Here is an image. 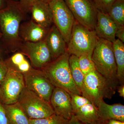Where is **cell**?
<instances>
[{
    "mask_svg": "<svg viewBox=\"0 0 124 124\" xmlns=\"http://www.w3.org/2000/svg\"><path fill=\"white\" fill-rule=\"evenodd\" d=\"M26 14L18 2L14 0H7L6 7L0 10L1 38L7 48L13 52L19 49L22 43L19 29Z\"/></svg>",
    "mask_w": 124,
    "mask_h": 124,
    "instance_id": "obj_1",
    "label": "cell"
},
{
    "mask_svg": "<svg viewBox=\"0 0 124 124\" xmlns=\"http://www.w3.org/2000/svg\"><path fill=\"white\" fill-rule=\"evenodd\" d=\"M70 55L67 51L40 70L54 87L63 89L69 94L82 95L71 75L69 61Z\"/></svg>",
    "mask_w": 124,
    "mask_h": 124,
    "instance_id": "obj_2",
    "label": "cell"
},
{
    "mask_svg": "<svg viewBox=\"0 0 124 124\" xmlns=\"http://www.w3.org/2000/svg\"><path fill=\"white\" fill-rule=\"evenodd\" d=\"M91 58L96 70L116 89L119 84L112 42L99 39Z\"/></svg>",
    "mask_w": 124,
    "mask_h": 124,
    "instance_id": "obj_3",
    "label": "cell"
},
{
    "mask_svg": "<svg viewBox=\"0 0 124 124\" xmlns=\"http://www.w3.org/2000/svg\"><path fill=\"white\" fill-rule=\"evenodd\" d=\"M116 89L96 69L85 76L82 95L97 107L101 100L111 99Z\"/></svg>",
    "mask_w": 124,
    "mask_h": 124,
    "instance_id": "obj_4",
    "label": "cell"
},
{
    "mask_svg": "<svg viewBox=\"0 0 124 124\" xmlns=\"http://www.w3.org/2000/svg\"><path fill=\"white\" fill-rule=\"evenodd\" d=\"M99 39L94 30L86 28L75 20L67 44V50L70 55L78 57L85 54L92 57Z\"/></svg>",
    "mask_w": 124,
    "mask_h": 124,
    "instance_id": "obj_5",
    "label": "cell"
},
{
    "mask_svg": "<svg viewBox=\"0 0 124 124\" xmlns=\"http://www.w3.org/2000/svg\"><path fill=\"white\" fill-rule=\"evenodd\" d=\"M17 103L30 119L45 118L55 113L49 102L42 99L26 87Z\"/></svg>",
    "mask_w": 124,
    "mask_h": 124,
    "instance_id": "obj_6",
    "label": "cell"
},
{
    "mask_svg": "<svg viewBox=\"0 0 124 124\" xmlns=\"http://www.w3.org/2000/svg\"><path fill=\"white\" fill-rule=\"evenodd\" d=\"M25 87L23 74L8 67L7 74L0 85V101L6 105L16 103Z\"/></svg>",
    "mask_w": 124,
    "mask_h": 124,
    "instance_id": "obj_7",
    "label": "cell"
},
{
    "mask_svg": "<svg viewBox=\"0 0 124 124\" xmlns=\"http://www.w3.org/2000/svg\"><path fill=\"white\" fill-rule=\"evenodd\" d=\"M75 19L88 29L94 30L98 9L93 0H64Z\"/></svg>",
    "mask_w": 124,
    "mask_h": 124,
    "instance_id": "obj_8",
    "label": "cell"
},
{
    "mask_svg": "<svg viewBox=\"0 0 124 124\" xmlns=\"http://www.w3.org/2000/svg\"><path fill=\"white\" fill-rule=\"evenodd\" d=\"M49 4L52 11L53 24L67 44L75 20V18L64 0H52Z\"/></svg>",
    "mask_w": 124,
    "mask_h": 124,
    "instance_id": "obj_9",
    "label": "cell"
},
{
    "mask_svg": "<svg viewBox=\"0 0 124 124\" xmlns=\"http://www.w3.org/2000/svg\"><path fill=\"white\" fill-rule=\"evenodd\" d=\"M25 87L39 97L49 102L54 86L41 70L32 67L23 73Z\"/></svg>",
    "mask_w": 124,
    "mask_h": 124,
    "instance_id": "obj_10",
    "label": "cell"
},
{
    "mask_svg": "<svg viewBox=\"0 0 124 124\" xmlns=\"http://www.w3.org/2000/svg\"><path fill=\"white\" fill-rule=\"evenodd\" d=\"M19 49L28 57L32 67L35 69L40 70L52 61L44 40L36 42L23 41Z\"/></svg>",
    "mask_w": 124,
    "mask_h": 124,
    "instance_id": "obj_11",
    "label": "cell"
},
{
    "mask_svg": "<svg viewBox=\"0 0 124 124\" xmlns=\"http://www.w3.org/2000/svg\"><path fill=\"white\" fill-rule=\"evenodd\" d=\"M50 103L54 113L68 120L72 116L70 94L63 89L54 87L50 97Z\"/></svg>",
    "mask_w": 124,
    "mask_h": 124,
    "instance_id": "obj_12",
    "label": "cell"
},
{
    "mask_svg": "<svg viewBox=\"0 0 124 124\" xmlns=\"http://www.w3.org/2000/svg\"><path fill=\"white\" fill-rule=\"evenodd\" d=\"M118 28L108 14L98 10L94 30L99 39L112 43L116 40V33Z\"/></svg>",
    "mask_w": 124,
    "mask_h": 124,
    "instance_id": "obj_13",
    "label": "cell"
},
{
    "mask_svg": "<svg viewBox=\"0 0 124 124\" xmlns=\"http://www.w3.org/2000/svg\"><path fill=\"white\" fill-rule=\"evenodd\" d=\"M44 41L51 54L52 61L65 53L67 44L63 36L54 24L49 29Z\"/></svg>",
    "mask_w": 124,
    "mask_h": 124,
    "instance_id": "obj_14",
    "label": "cell"
},
{
    "mask_svg": "<svg viewBox=\"0 0 124 124\" xmlns=\"http://www.w3.org/2000/svg\"><path fill=\"white\" fill-rule=\"evenodd\" d=\"M49 29L31 20L20 25L19 36L23 41L36 42L45 40Z\"/></svg>",
    "mask_w": 124,
    "mask_h": 124,
    "instance_id": "obj_15",
    "label": "cell"
},
{
    "mask_svg": "<svg viewBox=\"0 0 124 124\" xmlns=\"http://www.w3.org/2000/svg\"><path fill=\"white\" fill-rule=\"evenodd\" d=\"M30 12L32 20L40 26L49 29L53 24L52 11L49 3L41 0L35 2L31 7Z\"/></svg>",
    "mask_w": 124,
    "mask_h": 124,
    "instance_id": "obj_16",
    "label": "cell"
},
{
    "mask_svg": "<svg viewBox=\"0 0 124 124\" xmlns=\"http://www.w3.org/2000/svg\"><path fill=\"white\" fill-rule=\"evenodd\" d=\"M100 119L103 122L111 120L124 122V106L121 103L108 104L103 99L99 102L97 106Z\"/></svg>",
    "mask_w": 124,
    "mask_h": 124,
    "instance_id": "obj_17",
    "label": "cell"
},
{
    "mask_svg": "<svg viewBox=\"0 0 124 124\" xmlns=\"http://www.w3.org/2000/svg\"><path fill=\"white\" fill-rule=\"evenodd\" d=\"M72 115L78 120L85 124H104L107 123L101 120L97 107L92 103L86 104L73 112Z\"/></svg>",
    "mask_w": 124,
    "mask_h": 124,
    "instance_id": "obj_18",
    "label": "cell"
},
{
    "mask_svg": "<svg viewBox=\"0 0 124 124\" xmlns=\"http://www.w3.org/2000/svg\"><path fill=\"white\" fill-rule=\"evenodd\" d=\"M9 124H29L28 117L17 102L14 104H4Z\"/></svg>",
    "mask_w": 124,
    "mask_h": 124,
    "instance_id": "obj_19",
    "label": "cell"
},
{
    "mask_svg": "<svg viewBox=\"0 0 124 124\" xmlns=\"http://www.w3.org/2000/svg\"><path fill=\"white\" fill-rule=\"evenodd\" d=\"M113 53L116 67L117 75L119 84H124V44L117 39L112 42Z\"/></svg>",
    "mask_w": 124,
    "mask_h": 124,
    "instance_id": "obj_20",
    "label": "cell"
},
{
    "mask_svg": "<svg viewBox=\"0 0 124 124\" xmlns=\"http://www.w3.org/2000/svg\"><path fill=\"white\" fill-rule=\"evenodd\" d=\"M69 67L72 79L76 85L81 93L84 86L85 75L79 66L78 57L75 55H70L69 57Z\"/></svg>",
    "mask_w": 124,
    "mask_h": 124,
    "instance_id": "obj_21",
    "label": "cell"
},
{
    "mask_svg": "<svg viewBox=\"0 0 124 124\" xmlns=\"http://www.w3.org/2000/svg\"><path fill=\"white\" fill-rule=\"evenodd\" d=\"M108 14L118 28L124 27V1L115 0Z\"/></svg>",
    "mask_w": 124,
    "mask_h": 124,
    "instance_id": "obj_22",
    "label": "cell"
},
{
    "mask_svg": "<svg viewBox=\"0 0 124 124\" xmlns=\"http://www.w3.org/2000/svg\"><path fill=\"white\" fill-rule=\"evenodd\" d=\"M68 120L55 113L48 117L30 119L29 124H68Z\"/></svg>",
    "mask_w": 124,
    "mask_h": 124,
    "instance_id": "obj_23",
    "label": "cell"
},
{
    "mask_svg": "<svg viewBox=\"0 0 124 124\" xmlns=\"http://www.w3.org/2000/svg\"><path fill=\"white\" fill-rule=\"evenodd\" d=\"M78 61L80 68L85 76L95 69L91 57L89 55L86 54L81 55L78 57Z\"/></svg>",
    "mask_w": 124,
    "mask_h": 124,
    "instance_id": "obj_24",
    "label": "cell"
},
{
    "mask_svg": "<svg viewBox=\"0 0 124 124\" xmlns=\"http://www.w3.org/2000/svg\"><path fill=\"white\" fill-rule=\"evenodd\" d=\"M71 97V102L72 113L85 105L91 103L86 98L81 95L75 94H70Z\"/></svg>",
    "mask_w": 124,
    "mask_h": 124,
    "instance_id": "obj_25",
    "label": "cell"
},
{
    "mask_svg": "<svg viewBox=\"0 0 124 124\" xmlns=\"http://www.w3.org/2000/svg\"><path fill=\"white\" fill-rule=\"evenodd\" d=\"M98 10L108 13L115 0H93Z\"/></svg>",
    "mask_w": 124,
    "mask_h": 124,
    "instance_id": "obj_26",
    "label": "cell"
},
{
    "mask_svg": "<svg viewBox=\"0 0 124 124\" xmlns=\"http://www.w3.org/2000/svg\"><path fill=\"white\" fill-rule=\"evenodd\" d=\"M41 0H18V2L22 8L26 13L30 12L32 5L35 2Z\"/></svg>",
    "mask_w": 124,
    "mask_h": 124,
    "instance_id": "obj_27",
    "label": "cell"
},
{
    "mask_svg": "<svg viewBox=\"0 0 124 124\" xmlns=\"http://www.w3.org/2000/svg\"><path fill=\"white\" fill-rule=\"evenodd\" d=\"M32 68L31 64L26 59L21 64L15 68V69L23 74L29 72Z\"/></svg>",
    "mask_w": 124,
    "mask_h": 124,
    "instance_id": "obj_28",
    "label": "cell"
},
{
    "mask_svg": "<svg viewBox=\"0 0 124 124\" xmlns=\"http://www.w3.org/2000/svg\"><path fill=\"white\" fill-rule=\"evenodd\" d=\"M8 69V67L6 61L0 60V85L7 74Z\"/></svg>",
    "mask_w": 124,
    "mask_h": 124,
    "instance_id": "obj_29",
    "label": "cell"
},
{
    "mask_svg": "<svg viewBox=\"0 0 124 124\" xmlns=\"http://www.w3.org/2000/svg\"><path fill=\"white\" fill-rule=\"evenodd\" d=\"M0 124H9L4 104L0 101Z\"/></svg>",
    "mask_w": 124,
    "mask_h": 124,
    "instance_id": "obj_30",
    "label": "cell"
},
{
    "mask_svg": "<svg viewBox=\"0 0 124 124\" xmlns=\"http://www.w3.org/2000/svg\"><path fill=\"white\" fill-rule=\"evenodd\" d=\"M116 37L121 41L122 42H124V27L118 28L116 33Z\"/></svg>",
    "mask_w": 124,
    "mask_h": 124,
    "instance_id": "obj_31",
    "label": "cell"
},
{
    "mask_svg": "<svg viewBox=\"0 0 124 124\" xmlns=\"http://www.w3.org/2000/svg\"><path fill=\"white\" fill-rule=\"evenodd\" d=\"M68 124H85L82 123L77 120L75 116L72 115V116L70 120H68Z\"/></svg>",
    "mask_w": 124,
    "mask_h": 124,
    "instance_id": "obj_32",
    "label": "cell"
},
{
    "mask_svg": "<svg viewBox=\"0 0 124 124\" xmlns=\"http://www.w3.org/2000/svg\"><path fill=\"white\" fill-rule=\"evenodd\" d=\"M117 92L120 97L124 98V85H121L118 86L116 88Z\"/></svg>",
    "mask_w": 124,
    "mask_h": 124,
    "instance_id": "obj_33",
    "label": "cell"
},
{
    "mask_svg": "<svg viewBox=\"0 0 124 124\" xmlns=\"http://www.w3.org/2000/svg\"><path fill=\"white\" fill-rule=\"evenodd\" d=\"M107 124H124V122L117 120H111L108 121Z\"/></svg>",
    "mask_w": 124,
    "mask_h": 124,
    "instance_id": "obj_34",
    "label": "cell"
},
{
    "mask_svg": "<svg viewBox=\"0 0 124 124\" xmlns=\"http://www.w3.org/2000/svg\"><path fill=\"white\" fill-rule=\"evenodd\" d=\"M7 0H0V10L4 8L7 4Z\"/></svg>",
    "mask_w": 124,
    "mask_h": 124,
    "instance_id": "obj_35",
    "label": "cell"
},
{
    "mask_svg": "<svg viewBox=\"0 0 124 124\" xmlns=\"http://www.w3.org/2000/svg\"><path fill=\"white\" fill-rule=\"evenodd\" d=\"M3 60L2 57V52L1 49L0 48V60Z\"/></svg>",
    "mask_w": 124,
    "mask_h": 124,
    "instance_id": "obj_36",
    "label": "cell"
},
{
    "mask_svg": "<svg viewBox=\"0 0 124 124\" xmlns=\"http://www.w3.org/2000/svg\"><path fill=\"white\" fill-rule=\"evenodd\" d=\"M42 1H44L45 2H46V3H49L50 1H51L52 0H41Z\"/></svg>",
    "mask_w": 124,
    "mask_h": 124,
    "instance_id": "obj_37",
    "label": "cell"
},
{
    "mask_svg": "<svg viewBox=\"0 0 124 124\" xmlns=\"http://www.w3.org/2000/svg\"><path fill=\"white\" fill-rule=\"evenodd\" d=\"M1 37H2V35H1V33L0 31V38H1Z\"/></svg>",
    "mask_w": 124,
    "mask_h": 124,
    "instance_id": "obj_38",
    "label": "cell"
},
{
    "mask_svg": "<svg viewBox=\"0 0 124 124\" xmlns=\"http://www.w3.org/2000/svg\"><path fill=\"white\" fill-rule=\"evenodd\" d=\"M15 1H18V0H14Z\"/></svg>",
    "mask_w": 124,
    "mask_h": 124,
    "instance_id": "obj_39",
    "label": "cell"
},
{
    "mask_svg": "<svg viewBox=\"0 0 124 124\" xmlns=\"http://www.w3.org/2000/svg\"><path fill=\"white\" fill-rule=\"evenodd\" d=\"M120 0L123 1H124V0Z\"/></svg>",
    "mask_w": 124,
    "mask_h": 124,
    "instance_id": "obj_40",
    "label": "cell"
},
{
    "mask_svg": "<svg viewBox=\"0 0 124 124\" xmlns=\"http://www.w3.org/2000/svg\"></svg>",
    "mask_w": 124,
    "mask_h": 124,
    "instance_id": "obj_41",
    "label": "cell"
}]
</instances>
